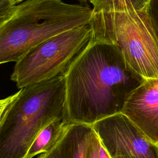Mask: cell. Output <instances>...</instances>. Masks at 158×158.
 <instances>
[{"mask_svg": "<svg viewBox=\"0 0 158 158\" xmlns=\"http://www.w3.org/2000/svg\"><path fill=\"white\" fill-rule=\"evenodd\" d=\"M64 74L70 122L90 125L121 113L143 80L128 67L117 45L93 36Z\"/></svg>", "mask_w": 158, "mask_h": 158, "instance_id": "6da1fadb", "label": "cell"}, {"mask_svg": "<svg viewBox=\"0 0 158 158\" xmlns=\"http://www.w3.org/2000/svg\"><path fill=\"white\" fill-rule=\"evenodd\" d=\"M69 118L64 73L1 101L0 158H24L38 134L59 118Z\"/></svg>", "mask_w": 158, "mask_h": 158, "instance_id": "7a4b0ae2", "label": "cell"}, {"mask_svg": "<svg viewBox=\"0 0 158 158\" xmlns=\"http://www.w3.org/2000/svg\"><path fill=\"white\" fill-rule=\"evenodd\" d=\"M93 10L62 0H25L0 25V63L17 62L30 49L73 28L88 25Z\"/></svg>", "mask_w": 158, "mask_h": 158, "instance_id": "3957f363", "label": "cell"}, {"mask_svg": "<svg viewBox=\"0 0 158 158\" xmlns=\"http://www.w3.org/2000/svg\"><path fill=\"white\" fill-rule=\"evenodd\" d=\"M92 36L117 45L142 79L158 78V35L146 9L93 13Z\"/></svg>", "mask_w": 158, "mask_h": 158, "instance_id": "277c9868", "label": "cell"}, {"mask_svg": "<svg viewBox=\"0 0 158 158\" xmlns=\"http://www.w3.org/2000/svg\"><path fill=\"white\" fill-rule=\"evenodd\" d=\"M91 36L92 29L88 24L36 45L15 62L10 80L20 89L64 73Z\"/></svg>", "mask_w": 158, "mask_h": 158, "instance_id": "5b68a950", "label": "cell"}, {"mask_svg": "<svg viewBox=\"0 0 158 158\" xmlns=\"http://www.w3.org/2000/svg\"><path fill=\"white\" fill-rule=\"evenodd\" d=\"M92 127L112 158L122 154L131 158H158V144L122 113L103 118Z\"/></svg>", "mask_w": 158, "mask_h": 158, "instance_id": "8992f818", "label": "cell"}, {"mask_svg": "<svg viewBox=\"0 0 158 158\" xmlns=\"http://www.w3.org/2000/svg\"><path fill=\"white\" fill-rule=\"evenodd\" d=\"M121 113L158 144V78L143 79L129 95Z\"/></svg>", "mask_w": 158, "mask_h": 158, "instance_id": "52a82bcc", "label": "cell"}, {"mask_svg": "<svg viewBox=\"0 0 158 158\" xmlns=\"http://www.w3.org/2000/svg\"><path fill=\"white\" fill-rule=\"evenodd\" d=\"M94 133L92 125L70 122L56 144L38 158H86Z\"/></svg>", "mask_w": 158, "mask_h": 158, "instance_id": "ba28073f", "label": "cell"}, {"mask_svg": "<svg viewBox=\"0 0 158 158\" xmlns=\"http://www.w3.org/2000/svg\"><path fill=\"white\" fill-rule=\"evenodd\" d=\"M68 118H59L46 126L36 137L24 158H33L36 155L49 151L57 142L66 125Z\"/></svg>", "mask_w": 158, "mask_h": 158, "instance_id": "9c48e42d", "label": "cell"}, {"mask_svg": "<svg viewBox=\"0 0 158 158\" xmlns=\"http://www.w3.org/2000/svg\"><path fill=\"white\" fill-rule=\"evenodd\" d=\"M151 0H91L93 13L99 12H126L146 9Z\"/></svg>", "mask_w": 158, "mask_h": 158, "instance_id": "30bf717a", "label": "cell"}, {"mask_svg": "<svg viewBox=\"0 0 158 158\" xmlns=\"http://www.w3.org/2000/svg\"><path fill=\"white\" fill-rule=\"evenodd\" d=\"M17 5L13 0H0V25L7 22L15 14Z\"/></svg>", "mask_w": 158, "mask_h": 158, "instance_id": "8fae6325", "label": "cell"}, {"mask_svg": "<svg viewBox=\"0 0 158 158\" xmlns=\"http://www.w3.org/2000/svg\"><path fill=\"white\" fill-rule=\"evenodd\" d=\"M146 10L158 35V0H151Z\"/></svg>", "mask_w": 158, "mask_h": 158, "instance_id": "7c38bea8", "label": "cell"}, {"mask_svg": "<svg viewBox=\"0 0 158 158\" xmlns=\"http://www.w3.org/2000/svg\"><path fill=\"white\" fill-rule=\"evenodd\" d=\"M99 143H100V139L95 132L94 136L93 138L91 145L89 146L86 158H99L98 151H99Z\"/></svg>", "mask_w": 158, "mask_h": 158, "instance_id": "4fadbf2b", "label": "cell"}, {"mask_svg": "<svg viewBox=\"0 0 158 158\" xmlns=\"http://www.w3.org/2000/svg\"><path fill=\"white\" fill-rule=\"evenodd\" d=\"M98 154H99V158H112L110 156V155L109 154L108 152L105 149L104 146L101 143V141H100V143H99V146Z\"/></svg>", "mask_w": 158, "mask_h": 158, "instance_id": "5bb4252c", "label": "cell"}, {"mask_svg": "<svg viewBox=\"0 0 158 158\" xmlns=\"http://www.w3.org/2000/svg\"><path fill=\"white\" fill-rule=\"evenodd\" d=\"M112 158H131L127 154H122V155H118L115 157H114Z\"/></svg>", "mask_w": 158, "mask_h": 158, "instance_id": "9a60e30c", "label": "cell"}, {"mask_svg": "<svg viewBox=\"0 0 158 158\" xmlns=\"http://www.w3.org/2000/svg\"><path fill=\"white\" fill-rule=\"evenodd\" d=\"M14 1V2L17 4V3H20V2H23V1H25V0H13Z\"/></svg>", "mask_w": 158, "mask_h": 158, "instance_id": "2e32d148", "label": "cell"}, {"mask_svg": "<svg viewBox=\"0 0 158 158\" xmlns=\"http://www.w3.org/2000/svg\"><path fill=\"white\" fill-rule=\"evenodd\" d=\"M81 1H90L91 0H81Z\"/></svg>", "mask_w": 158, "mask_h": 158, "instance_id": "e0dca14e", "label": "cell"}]
</instances>
